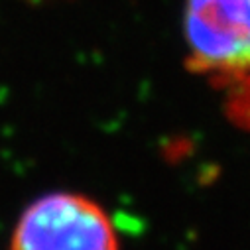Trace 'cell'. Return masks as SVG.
Here are the masks:
<instances>
[{
	"label": "cell",
	"instance_id": "cell-1",
	"mask_svg": "<svg viewBox=\"0 0 250 250\" xmlns=\"http://www.w3.org/2000/svg\"><path fill=\"white\" fill-rule=\"evenodd\" d=\"M187 67L215 79L250 75V0H187Z\"/></svg>",
	"mask_w": 250,
	"mask_h": 250
},
{
	"label": "cell",
	"instance_id": "cell-2",
	"mask_svg": "<svg viewBox=\"0 0 250 250\" xmlns=\"http://www.w3.org/2000/svg\"><path fill=\"white\" fill-rule=\"evenodd\" d=\"M12 250H118L106 213L75 193H49L20 217Z\"/></svg>",
	"mask_w": 250,
	"mask_h": 250
}]
</instances>
